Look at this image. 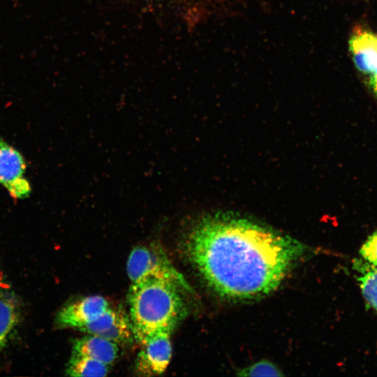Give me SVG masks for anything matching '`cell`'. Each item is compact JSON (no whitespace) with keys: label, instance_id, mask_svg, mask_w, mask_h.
I'll return each mask as SVG.
<instances>
[{"label":"cell","instance_id":"obj_8","mask_svg":"<svg viewBox=\"0 0 377 377\" xmlns=\"http://www.w3.org/2000/svg\"><path fill=\"white\" fill-rule=\"evenodd\" d=\"M349 45L356 67L363 73H371L377 67V36L357 27Z\"/></svg>","mask_w":377,"mask_h":377},{"label":"cell","instance_id":"obj_9","mask_svg":"<svg viewBox=\"0 0 377 377\" xmlns=\"http://www.w3.org/2000/svg\"><path fill=\"white\" fill-rule=\"evenodd\" d=\"M118 345L99 336L88 334L73 341V353L84 355L110 366L117 359Z\"/></svg>","mask_w":377,"mask_h":377},{"label":"cell","instance_id":"obj_16","mask_svg":"<svg viewBox=\"0 0 377 377\" xmlns=\"http://www.w3.org/2000/svg\"><path fill=\"white\" fill-rule=\"evenodd\" d=\"M376 93L377 94V91Z\"/></svg>","mask_w":377,"mask_h":377},{"label":"cell","instance_id":"obj_11","mask_svg":"<svg viewBox=\"0 0 377 377\" xmlns=\"http://www.w3.org/2000/svg\"><path fill=\"white\" fill-rule=\"evenodd\" d=\"M109 371L110 366L106 364L73 353L66 371L71 376H105Z\"/></svg>","mask_w":377,"mask_h":377},{"label":"cell","instance_id":"obj_10","mask_svg":"<svg viewBox=\"0 0 377 377\" xmlns=\"http://www.w3.org/2000/svg\"><path fill=\"white\" fill-rule=\"evenodd\" d=\"M19 318L17 300L10 288L0 281V351L8 342Z\"/></svg>","mask_w":377,"mask_h":377},{"label":"cell","instance_id":"obj_6","mask_svg":"<svg viewBox=\"0 0 377 377\" xmlns=\"http://www.w3.org/2000/svg\"><path fill=\"white\" fill-rule=\"evenodd\" d=\"M79 330L101 337L117 345L130 343L135 339L129 317L124 311L111 306Z\"/></svg>","mask_w":377,"mask_h":377},{"label":"cell","instance_id":"obj_5","mask_svg":"<svg viewBox=\"0 0 377 377\" xmlns=\"http://www.w3.org/2000/svg\"><path fill=\"white\" fill-rule=\"evenodd\" d=\"M171 333L158 332L141 343L135 362V370L140 375L159 376L166 370L172 357Z\"/></svg>","mask_w":377,"mask_h":377},{"label":"cell","instance_id":"obj_15","mask_svg":"<svg viewBox=\"0 0 377 377\" xmlns=\"http://www.w3.org/2000/svg\"><path fill=\"white\" fill-rule=\"evenodd\" d=\"M371 84L374 87L375 92L377 91V67L375 70L371 73Z\"/></svg>","mask_w":377,"mask_h":377},{"label":"cell","instance_id":"obj_7","mask_svg":"<svg viewBox=\"0 0 377 377\" xmlns=\"http://www.w3.org/2000/svg\"><path fill=\"white\" fill-rule=\"evenodd\" d=\"M109 307L110 303L105 297L87 296L64 306L57 313V323L62 327L80 330L97 319Z\"/></svg>","mask_w":377,"mask_h":377},{"label":"cell","instance_id":"obj_13","mask_svg":"<svg viewBox=\"0 0 377 377\" xmlns=\"http://www.w3.org/2000/svg\"><path fill=\"white\" fill-rule=\"evenodd\" d=\"M239 376H282L281 371L274 363L261 360L238 371Z\"/></svg>","mask_w":377,"mask_h":377},{"label":"cell","instance_id":"obj_2","mask_svg":"<svg viewBox=\"0 0 377 377\" xmlns=\"http://www.w3.org/2000/svg\"><path fill=\"white\" fill-rule=\"evenodd\" d=\"M184 291L167 281L147 280L131 285L129 318L140 343L158 332H173L187 314Z\"/></svg>","mask_w":377,"mask_h":377},{"label":"cell","instance_id":"obj_4","mask_svg":"<svg viewBox=\"0 0 377 377\" xmlns=\"http://www.w3.org/2000/svg\"><path fill=\"white\" fill-rule=\"evenodd\" d=\"M25 173L22 155L0 137V184L14 198H27L31 192Z\"/></svg>","mask_w":377,"mask_h":377},{"label":"cell","instance_id":"obj_12","mask_svg":"<svg viewBox=\"0 0 377 377\" xmlns=\"http://www.w3.org/2000/svg\"><path fill=\"white\" fill-rule=\"evenodd\" d=\"M369 265L359 281L364 297L369 304L377 310V266L371 264Z\"/></svg>","mask_w":377,"mask_h":377},{"label":"cell","instance_id":"obj_1","mask_svg":"<svg viewBox=\"0 0 377 377\" xmlns=\"http://www.w3.org/2000/svg\"><path fill=\"white\" fill-rule=\"evenodd\" d=\"M184 249L207 285L233 301L272 293L306 253V246L289 236L228 214L198 221L186 235Z\"/></svg>","mask_w":377,"mask_h":377},{"label":"cell","instance_id":"obj_3","mask_svg":"<svg viewBox=\"0 0 377 377\" xmlns=\"http://www.w3.org/2000/svg\"><path fill=\"white\" fill-rule=\"evenodd\" d=\"M126 271L131 284L161 280L174 283L188 293L192 290L163 250L156 245L135 247L128 256Z\"/></svg>","mask_w":377,"mask_h":377},{"label":"cell","instance_id":"obj_14","mask_svg":"<svg viewBox=\"0 0 377 377\" xmlns=\"http://www.w3.org/2000/svg\"><path fill=\"white\" fill-rule=\"evenodd\" d=\"M360 253L369 264L377 266V231L362 246Z\"/></svg>","mask_w":377,"mask_h":377}]
</instances>
